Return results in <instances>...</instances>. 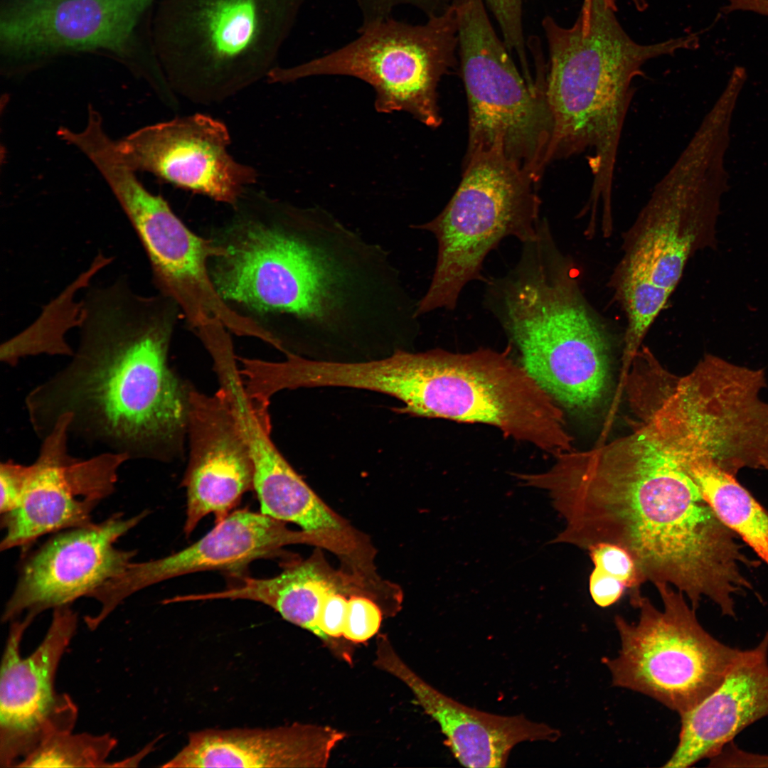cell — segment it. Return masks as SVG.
Segmentation results:
<instances>
[{
  "label": "cell",
  "instance_id": "1",
  "mask_svg": "<svg viewBox=\"0 0 768 768\" xmlns=\"http://www.w3.org/2000/svg\"><path fill=\"white\" fill-rule=\"evenodd\" d=\"M208 238L221 300L262 341L299 354L313 340L357 344L398 319L402 281L388 252L319 207L247 187Z\"/></svg>",
  "mask_w": 768,
  "mask_h": 768
},
{
  "label": "cell",
  "instance_id": "2",
  "mask_svg": "<svg viewBox=\"0 0 768 768\" xmlns=\"http://www.w3.org/2000/svg\"><path fill=\"white\" fill-rule=\"evenodd\" d=\"M539 473L564 529L549 543L627 550L644 581L671 586L696 609L703 597L724 615L751 588L750 561L686 469L641 431L557 456Z\"/></svg>",
  "mask_w": 768,
  "mask_h": 768
},
{
  "label": "cell",
  "instance_id": "3",
  "mask_svg": "<svg viewBox=\"0 0 768 768\" xmlns=\"http://www.w3.org/2000/svg\"><path fill=\"white\" fill-rule=\"evenodd\" d=\"M78 311L72 359L26 398L36 434L43 439L68 414L70 436L105 452L129 459L181 458L192 385L169 363L176 303L159 293L139 294L121 277L89 289Z\"/></svg>",
  "mask_w": 768,
  "mask_h": 768
},
{
  "label": "cell",
  "instance_id": "4",
  "mask_svg": "<svg viewBox=\"0 0 768 768\" xmlns=\"http://www.w3.org/2000/svg\"><path fill=\"white\" fill-rule=\"evenodd\" d=\"M550 63L545 95L552 119L547 164L586 151L590 196L611 200L617 151L634 95L632 82L649 60L697 46L695 34L644 45L634 41L604 0H584L570 28L545 16Z\"/></svg>",
  "mask_w": 768,
  "mask_h": 768
},
{
  "label": "cell",
  "instance_id": "5",
  "mask_svg": "<svg viewBox=\"0 0 768 768\" xmlns=\"http://www.w3.org/2000/svg\"><path fill=\"white\" fill-rule=\"evenodd\" d=\"M486 304L522 366L557 403L585 412L599 402L609 382V334L551 231L523 243L516 267L488 281Z\"/></svg>",
  "mask_w": 768,
  "mask_h": 768
},
{
  "label": "cell",
  "instance_id": "6",
  "mask_svg": "<svg viewBox=\"0 0 768 768\" xmlns=\"http://www.w3.org/2000/svg\"><path fill=\"white\" fill-rule=\"evenodd\" d=\"M305 0H159L154 50L178 97L221 103L278 66Z\"/></svg>",
  "mask_w": 768,
  "mask_h": 768
},
{
  "label": "cell",
  "instance_id": "7",
  "mask_svg": "<svg viewBox=\"0 0 768 768\" xmlns=\"http://www.w3.org/2000/svg\"><path fill=\"white\" fill-rule=\"evenodd\" d=\"M764 370L708 354L688 374H666L646 410L658 443L681 464L710 461L735 475L768 462Z\"/></svg>",
  "mask_w": 768,
  "mask_h": 768
},
{
  "label": "cell",
  "instance_id": "8",
  "mask_svg": "<svg viewBox=\"0 0 768 768\" xmlns=\"http://www.w3.org/2000/svg\"><path fill=\"white\" fill-rule=\"evenodd\" d=\"M731 116L713 108L622 237V256L610 279L649 283L671 296L689 258L707 245L727 187L725 157Z\"/></svg>",
  "mask_w": 768,
  "mask_h": 768
},
{
  "label": "cell",
  "instance_id": "9",
  "mask_svg": "<svg viewBox=\"0 0 768 768\" xmlns=\"http://www.w3.org/2000/svg\"><path fill=\"white\" fill-rule=\"evenodd\" d=\"M528 173L497 150L467 156L462 181L444 208L432 220L415 225L432 233L436 265L419 316L454 309L464 287L483 279L487 255L507 237L521 242L535 238L540 200Z\"/></svg>",
  "mask_w": 768,
  "mask_h": 768
},
{
  "label": "cell",
  "instance_id": "10",
  "mask_svg": "<svg viewBox=\"0 0 768 768\" xmlns=\"http://www.w3.org/2000/svg\"><path fill=\"white\" fill-rule=\"evenodd\" d=\"M458 26L451 4L422 24L390 17L359 27L358 36L324 55L289 67L277 66L269 83L342 75L361 80L375 92L380 113L405 112L432 128L442 122L437 88L456 63Z\"/></svg>",
  "mask_w": 768,
  "mask_h": 768
},
{
  "label": "cell",
  "instance_id": "11",
  "mask_svg": "<svg viewBox=\"0 0 768 768\" xmlns=\"http://www.w3.org/2000/svg\"><path fill=\"white\" fill-rule=\"evenodd\" d=\"M656 589L662 609L641 592L630 596L639 620L615 617L620 649L602 661L614 686L650 696L681 715L721 684L741 650L705 631L683 593L668 585Z\"/></svg>",
  "mask_w": 768,
  "mask_h": 768
},
{
  "label": "cell",
  "instance_id": "12",
  "mask_svg": "<svg viewBox=\"0 0 768 768\" xmlns=\"http://www.w3.org/2000/svg\"><path fill=\"white\" fill-rule=\"evenodd\" d=\"M469 105L466 156L497 150L538 182L546 166L552 119L545 87L528 84L495 32L484 0H453Z\"/></svg>",
  "mask_w": 768,
  "mask_h": 768
},
{
  "label": "cell",
  "instance_id": "13",
  "mask_svg": "<svg viewBox=\"0 0 768 768\" xmlns=\"http://www.w3.org/2000/svg\"><path fill=\"white\" fill-rule=\"evenodd\" d=\"M159 0H6L0 49L8 60L35 61L63 53L107 51L133 62L154 90L167 81L152 38L140 24Z\"/></svg>",
  "mask_w": 768,
  "mask_h": 768
},
{
  "label": "cell",
  "instance_id": "14",
  "mask_svg": "<svg viewBox=\"0 0 768 768\" xmlns=\"http://www.w3.org/2000/svg\"><path fill=\"white\" fill-rule=\"evenodd\" d=\"M70 416L65 414L44 437L36 461L2 462L0 479L15 507L1 514L5 530L1 550L27 547L45 534L92 523L91 513L111 494L117 472L129 457L102 452L89 459L68 452Z\"/></svg>",
  "mask_w": 768,
  "mask_h": 768
},
{
  "label": "cell",
  "instance_id": "15",
  "mask_svg": "<svg viewBox=\"0 0 768 768\" xmlns=\"http://www.w3.org/2000/svg\"><path fill=\"white\" fill-rule=\"evenodd\" d=\"M116 198L146 253L158 293L176 303L199 339L225 330L257 337L256 329L223 303L212 283L208 237L190 230L161 195L138 178L124 182Z\"/></svg>",
  "mask_w": 768,
  "mask_h": 768
},
{
  "label": "cell",
  "instance_id": "16",
  "mask_svg": "<svg viewBox=\"0 0 768 768\" xmlns=\"http://www.w3.org/2000/svg\"><path fill=\"white\" fill-rule=\"evenodd\" d=\"M35 617L11 622L0 675V765L17 764L50 737L73 730L78 710L68 694L59 693L55 679L74 636L78 616L70 605L53 609L38 647L20 653L23 634Z\"/></svg>",
  "mask_w": 768,
  "mask_h": 768
},
{
  "label": "cell",
  "instance_id": "17",
  "mask_svg": "<svg viewBox=\"0 0 768 768\" xmlns=\"http://www.w3.org/2000/svg\"><path fill=\"white\" fill-rule=\"evenodd\" d=\"M137 171L151 173L177 188L232 206L258 178L257 170L228 151V127L195 113L144 127L117 142Z\"/></svg>",
  "mask_w": 768,
  "mask_h": 768
},
{
  "label": "cell",
  "instance_id": "18",
  "mask_svg": "<svg viewBox=\"0 0 768 768\" xmlns=\"http://www.w3.org/2000/svg\"><path fill=\"white\" fill-rule=\"evenodd\" d=\"M146 514L125 518L117 513L53 537L24 562L1 620L11 622L23 614L36 617L89 597L132 562L136 552L118 549L114 543Z\"/></svg>",
  "mask_w": 768,
  "mask_h": 768
},
{
  "label": "cell",
  "instance_id": "19",
  "mask_svg": "<svg viewBox=\"0 0 768 768\" xmlns=\"http://www.w3.org/2000/svg\"><path fill=\"white\" fill-rule=\"evenodd\" d=\"M188 461L182 481L187 496L184 532L213 513L225 518L253 489V466L246 439L224 393L212 395L191 385L187 420Z\"/></svg>",
  "mask_w": 768,
  "mask_h": 768
},
{
  "label": "cell",
  "instance_id": "20",
  "mask_svg": "<svg viewBox=\"0 0 768 768\" xmlns=\"http://www.w3.org/2000/svg\"><path fill=\"white\" fill-rule=\"evenodd\" d=\"M300 540L280 521L261 512L238 510L181 551L148 562H130L99 587L94 597L102 611L110 614L129 596L151 585L201 571L238 573L251 562L272 556L281 547Z\"/></svg>",
  "mask_w": 768,
  "mask_h": 768
},
{
  "label": "cell",
  "instance_id": "21",
  "mask_svg": "<svg viewBox=\"0 0 768 768\" xmlns=\"http://www.w3.org/2000/svg\"><path fill=\"white\" fill-rule=\"evenodd\" d=\"M375 666L405 683L416 703L433 718L454 757L466 767H504L521 742L556 740L558 730L525 716H505L469 708L443 694L415 673L388 637L378 638Z\"/></svg>",
  "mask_w": 768,
  "mask_h": 768
},
{
  "label": "cell",
  "instance_id": "22",
  "mask_svg": "<svg viewBox=\"0 0 768 768\" xmlns=\"http://www.w3.org/2000/svg\"><path fill=\"white\" fill-rule=\"evenodd\" d=\"M681 716L676 748L664 767L684 768L718 755L743 730L768 716V631L741 650L721 684Z\"/></svg>",
  "mask_w": 768,
  "mask_h": 768
},
{
  "label": "cell",
  "instance_id": "23",
  "mask_svg": "<svg viewBox=\"0 0 768 768\" xmlns=\"http://www.w3.org/2000/svg\"><path fill=\"white\" fill-rule=\"evenodd\" d=\"M345 733L329 726L293 723L270 728H208L188 734L164 768L325 767Z\"/></svg>",
  "mask_w": 768,
  "mask_h": 768
},
{
  "label": "cell",
  "instance_id": "24",
  "mask_svg": "<svg viewBox=\"0 0 768 768\" xmlns=\"http://www.w3.org/2000/svg\"><path fill=\"white\" fill-rule=\"evenodd\" d=\"M246 439L253 466V489L262 513L296 523L307 533L341 528L335 516L276 447L270 431L252 428Z\"/></svg>",
  "mask_w": 768,
  "mask_h": 768
},
{
  "label": "cell",
  "instance_id": "25",
  "mask_svg": "<svg viewBox=\"0 0 768 768\" xmlns=\"http://www.w3.org/2000/svg\"><path fill=\"white\" fill-rule=\"evenodd\" d=\"M336 586L323 570L312 562L297 564L270 578L242 577L225 590L206 594L179 595L173 603L213 599H245L262 603L283 619L305 629L320 639H328L317 624L325 597L336 592Z\"/></svg>",
  "mask_w": 768,
  "mask_h": 768
},
{
  "label": "cell",
  "instance_id": "26",
  "mask_svg": "<svg viewBox=\"0 0 768 768\" xmlns=\"http://www.w3.org/2000/svg\"><path fill=\"white\" fill-rule=\"evenodd\" d=\"M684 468L719 519L768 565V512L735 478L708 460Z\"/></svg>",
  "mask_w": 768,
  "mask_h": 768
},
{
  "label": "cell",
  "instance_id": "27",
  "mask_svg": "<svg viewBox=\"0 0 768 768\" xmlns=\"http://www.w3.org/2000/svg\"><path fill=\"white\" fill-rule=\"evenodd\" d=\"M117 745L110 734L67 732L43 742L16 767H119L120 762L107 761Z\"/></svg>",
  "mask_w": 768,
  "mask_h": 768
},
{
  "label": "cell",
  "instance_id": "28",
  "mask_svg": "<svg viewBox=\"0 0 768 768\" xmlns=\"http://www.w3.org/2000/svg\"><path fill=\"white\" fill-rule=\"evenodd\" d=\"M595 567L621 580L631 591V595L640 592L644 581L636 564L624 548L612 543H600L588 550Z\"/></svg>",
  "mask_w": 768,
  "mask_h": 768
},
{
  "label": "cell",
  "instance_id": "29",
  "mask_svg": "<svg viewBox=\"0 0 768 768\" xmlns=\"http://www.w3.org/2000/svg\"><path fill=\"white\" fill-rule=\"evenodd\" d=\"M382 613L378 606L368 598L353 596L348 599L343 636L355 643L364 642L378 631Z\"/></svg>",
  "mask_w": 768,
  "mask_h": 768
},
{
  "label": "cell",
  "instance_id": "30",
  "mask_svg": "<svg viewBox=\"0 0 768 768\" xmlns=\"http://www.w3.org/2000/svg\"><path fill=\"white\" fill-rule=\"evenodd\" d=\"M361 16L360 27L368 26L392 17L393 11L400 6L409 5L425 13L427 17L444 11L449 6L445 0H354Z\"/></svg>",
  "mask_w": 768,
  "mask_h": 768
},
{
  "label": "cell",
  "instance_id": "31",
  "mask_svg": "<svg viewBox=\"0 0 768 768\" xmlns=\"http://www.w3.org/2000/svg\"><path fill=\"white\" fill-rule=\"evenodd\" d=\"M348 599L337 591L324 599L317 620L319 630L327 638L343 636L346 617Z\"/></svg>",
  "mask_w": 768,
  "mask_h": 768
},
{
  "label": "cell",
  "instance_id": "32",
  "mask_svg": "<svg viewBox=\"0 0 768 768\" xmlns=\"http://www.w3.org/2000/svg\"><path fill=\"white\" fill-rule=\"evenodd\" d=\"M589 588L593 601L599 607H607L620 599L626 586L619 579L594 567L590 576Z\"/></svg>",
  "mask_w": 768,
  "mask_h": 768
},
{
  "label": "cell",
  "instance_id": "33",
  "mask_svg": "<svg viewBox=\"0 0 768 768\" xmlns=\"http://www.w3.org/2000/svg\"><path fill=\"white\" fill-rule=\"evenodd\" d=\"M712 767H768V756L747 752L739 749L734 742H730L722 752L712 758Z\"/></svg>",
  "mask_w": 768,
  "mask_h": 768
},
{
  "label": "cell",
  "instance_id": "34",
  "mask_svg": "<svg viewBox=\"0 0 768 768\" xmlns=\"http://www.w3.org/2000/svg\"><path fill=\"white\" fill-rule=\"evenodd\" d=\"M729 4L722 10L724 13L741 10L755 12L768 16V0H727Z\"/></svg>",
  "mask_w": 768,
  "mask_h": 768
},
{
  "label": "cell",
  "instance_id": "35",
  "mask_svg": "<svg viewBox=\"0 0 768 768\" xmlns=\"http://www.w3.org/2000/svg\"><path fill=\"white\" fill-rule=\"evenodd\" d=\"M606 4L614 11L617 10V0H604ZM639 11H644L648 6L645 0H630Z\"/></svg>",
  "mask_w": 768,
  "mask_h": 768
},
{
  "label": "cell",
  "instance_id": "36",
  "mask_svg": "<svg viewBox=\"0 0 768 768\" xmlns=\"http://www.w3.org/2000/svg\"><path fill=\"white\" fill-rule=\"evenodd\" d=\"M764 469L768 470V462L764 464Z\"/></svg>",
  "mask_w": 768,
  "mask_h": 768
}]
</instances>
